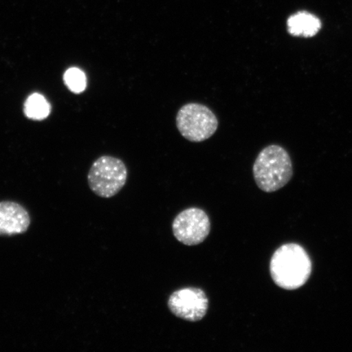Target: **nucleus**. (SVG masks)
I'll use <instances>...</instances> for the list:
<instances>
[{
    "label": "nucleus",
    "instance_id": "nucleus-1",
    "mask_svg": "<svg viewBox=\"0 0 352 352\" xmlns=\"http://www.w3.org/2000/svg\"><path fill=\"white\" fill-rule=\"evenodd\" d=\"M312 272L309 255L300 245H281L272 255L270 274L274 283L281 289L296 290L305 285Z\"/></svg>",
    "mask_w": 352,
    "mask_h": 352
},
{
    "label": "nucleus",
    "instance_id": "nucleus-2",
    "mask_svg": "<svg viewBox=\"0 0 352 352\" xmlns=\"http://www.w3.org/2000/svg\"><path fill=\"white\" fill-rule=\"evenodd\" d=\"M253 175L255 183L262 191L279 190L292 178V158L280 145H270L258 153L253 166Z\"/></svg>",
    "mask_w": 352,
    "mask_h": 352
},
{
    "label": "nucleus",
    "instance_id": "nucleus-3",
    "mask_svg": "<svg viewBox=\"0 0 352 352\" xmlns=\"http://www.w3.org/2000/svg\"><path fill=\"white\" fill-rule=\"evenodd\" d=\"M176 126L188 142H205L217 132L219 120L209 107L199 103H188L179 109Z\"/></svg>",
    "mask_w": 352,
    "mask_h": 352
},
{
    "label": "nucleus",
    "instance_id": "nucleus-4",
    "mask_svg": "<svg viewBox=\"0 0 352 352\" xmlns=\"http://www.w3.org/2000/svg\"><path fill=\"white\" fill-rule=\"evenodd\" d=\"M127 179L126 166L120 158L101 156L91 165L87 182L91 191L100 197L118 195Z\"/></svg>",
    "mask_w": 352,
    "mask_h": 352
},
{
    "label": "nucleus",
    "instance_id": "nucleus-5",
    "mask_svg": "<svg viewBox=\"0 0 352 352\" xmlns=\"http://www.w3.org/2000/svg\"><path fill=\"white\" fill-rule=\"evenodd\" d=\"M173 231L175 239L182 244L189 246L199 245L210 234L209 217L199 208L184 210L175 218Z\"/></svg>",
    "mask_w": 352,
    "mask_h": 352
},
{
    "label": "nucleus",
    "instance_id": "nucleus-6",
    "mask_svg": "<svg viewBox=\"0 0 352 352\" xmlns=\"http://www.w3.org/2000/svg\"><path fill=\"white\" fill-rule=\"evenodd\" d=\"M168 308L176 318L197 322L208 314L209 299L201 289L184 288L171 294L168 299Z\"/></svg>",
    "mask_w": 352,
    "mask_h": 352
},
{
    "label": "nucleus",
    "instance_id": "nucleus-7",
    "mask_svg": "<svg viewBox=\"0 0 352 352\" xmlns=\"http://www.w3.org/2000/svg\"><path fill=\"white\" fill-rule=\"evenodd\" d=\"M30 226V214L23 206L15 201L0 202V236L22 234Z\"/></svg>",
    "mask_w": 352,
    "mask_h": 352
},
{
    "label": "nucleus",
    "instance_id": "nucleus-8",
    "mask_svg": "<svg viewBox=\"0 0 352 352\" xmlns=\"http://www.w3.org/2000/svg\"><path fill=\"white\" fill-rule=\"evenodd\" d=\"M287 28L292 36L312 38L320 32L321 21L310 12H298L289 17Z\"/></svg>",
    "mask_w": 352,
    "mask_h": 352
},
{
    "label": "nucleus",
    "instance_id": "nucleus-9",
    "mask_svg": "<svg viewBox=\"0 0 352 352\" xmlns=\"http://www.w3.org/2000/svg\"><path fill=\"white\" fill-rule=\"evenodd\" d=\"M51 104L44 96L39 94H33L28 96L24 104V113L29 120L43 121L51 113Z\"/></svg>",
    "mask_w": 352,
    "mask_h": 352
},
{
    "label": "nucleus",
    "instance_id": "nucleus-10",
    "mask_svg": "<svg viewBox=\"0 0 352 352\" xmlns=\"http://www.w3.org/2000/svg\"><path fill=\"white\" fill-rule=\"evenodd\" d=\"M66 87L74 94H80L87 88V77L85 72L76 67L69 68L64 74Z\"/></svg>",
    "mask_w": 352,
    "mask_h": 352
}]
</instances>
